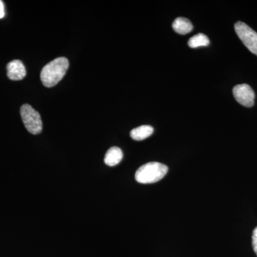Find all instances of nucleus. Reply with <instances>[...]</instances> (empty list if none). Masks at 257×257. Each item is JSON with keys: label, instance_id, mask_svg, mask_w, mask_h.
<instances>
[{"label": "nucleus", "instance_id": "obj_1", "mask_svg": "<svg viewBox=\"0 0 257 257\" xmlns=\"http://www.w3.org/2000/svg\"><path fill=\"white\" fill-rule=\"evenodd\" d=\"M69 68V61L65 57H59L46 64L42 69L40 78L46 87H52L58 84Z\"/></svg>", "mask_w": 257, "mask_h": 257}, {"label": "nucleus", "instance_id": "obj_2", "mask_svg": "<svg viewBox=\"0 0 257 257\" xmlns=\"http://www.w3.org/2000/svg\"><path fill=\"white\" fill-rule=\"evenodd\" d=\"M168 172V167L160 163L152 162L140 167L135 173V179L139 183L153 184L164 178Z\"/></svg>", "mask_w": 257, "mask_h": 257}, {"label": "nucleus", "instance_id": "obj_3", "mask_svg": "<svg viewBox=\"0 0 257 257\" xmlns=\"http://www.w3.org/2000/svg\"><path fill=\"white\" fill-rule=\"evenodd\" d=\"M20 114L25 127L32 135L42 133V121L38 111L35 110L30 104H24L20 109Z\"/></svg>", "mask_w": 257, "mask_h": 257}, {"label": "nucleus", "instance_id": "obj_4", "mask_svg": "<svg viewBox=\"0 0 257 257\" xmlns=\"http://www.w3.org/2000/svg\"><path fill=\"white\" fill-rule=\"evenodd\" d=\"M235 31L241 41L250 52L257 55V33L242 22H237L234 25Z\"/></svg>", "mask_w": 257, "mask_h": 257}, {"label": "nucleus", "instance_id": "obj_5", "mask_svg": "<svg viewBox=\"0 0 257 257\" xmlns=\"http://www.w3.org/2000/svg\"><path fill=\"white\" fill-rule=\"evenodd\" d=\"M233 94L236 101L246 107H251L254 104V92L248 84H241L235 86L233 89Z\"/></svg>", "mask_w": 257, "mask_h": 257}, {"label": "nucleus", "instance_id": "obj_6", "mask_svg": "<svg viewBox=\"0 0 257 257\" xmlns=\"http://www.w3.org/2000/svg\"><path fill=\"white\" fill-rule=\"evenodd\" d=\"M8 77L11 80L18 81L25 78L27 74L26 69L20 60L12 61L7 66Z\"/></svg>", "mask_w": 257, "mask_h": 257}, {"label": "nucleus", "instance_id": "obj_7", "mask_svg": "<svg viewBox=\"0 0 257 257\" xmlns=\"http://www.w3.org/2000/svg\"><path fill=\"white\" fill-rule=\"evenodd\" d=\"M123 158V152L117 147H112L106 152L104 157V163L109 167L118 165Z\"/></svg>", "mask_w": 257, "mask_h": 257}, {"label": "nucleus", "instance_id": "obj_8", "mask_svg": "<svg viewBox=\"0 0 257 257\" xmlns=\"http://www.w3.org/2000/svg\"><path fill=\"white\" fill-rule=\"evenodd\" d=\"M154 133V128L150 125H143L132 130L130 136L134 140L142 141L151 136Z\"/></svg>", "mask_w": 257, "mask_h": 257}, {"label": "nucleus", "instance_id": "obj_9", "mask_svg": "<svg viewBox=\"0 0 257 257\" xmlns=\"http://www.w3.org/2000/svg\"><path fill=\"white\" fill-rule=\"evenodd\" d=\"M172 28L179 35H186L192 31L193 25L188 19L178 18L174 21Z\"/></svg>", "mask_w": 257, "mask_h": 257}, {"label": "nucleus", "instance_id": "obj_10", "mask_svg": "<svg viewBox=\"0 0 257 257\" xmlns=\"http://www.w3.org/2000/svg\"><path fill=\"white\" fill-rule=\"evenodd\" d=\"M209 45V40L207 36L202 33L197 34L189 39L188 46L191 48H197L199 47H206Z\"/></svg>", "mask_w": 257, "mask_h": 257}, {"label": "nucleus", "instance_id": "obj_11", "mask_svg": "<svg viewBox=\"0 0 257 257\" xmlns=\"http://www.w3.org/2000/svg\"><path fill=\"white\" fill-rule=\"evenodd\" d=\"M252 246L253 251L257 255V226L253 231L252 234Z\"/></svg>", "mask_w": 257, "mask_h": 257}, {"label": "nucleus", "instance_id": "obj_12", "mask_svg": "<svg viewBox=\"0 0 257 257\" xmlns=\"http://www.w3.org/2000/svg\"><path fill=\"white\" fill-rule=\"evenodd\" d=\"M5 17V5L3 2L0 0V19H3Z\"/></svg>", "mask_w": 257, "mask_h": 257}]
</instances>
